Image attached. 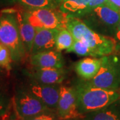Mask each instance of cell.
Returning a JSON list of instances; mask_svg holds the SVG:
<instances>
[{"label": "cell", "instance_id": "6da1fadb", "mask_svg": "<svg viewBox=\"0 0 120 120\" xmlns=\"http://www.w3.org/2000/svg\"><path fill=\"white\" fill-rule=\"evenodd\" d=\"M74 87L78 111L83 116L103 109L120 99V93L117 91L94 87L87 84L85 80L78 82Z\"/></svg>", "mask_w": 120, "mask_h": 120}, {"label": "cell", "instance_id": "7a4b0ae2", "mask_svg": "<svg viewBox=\"0 0 120 120\" xmlns=\"http://www.w3.org/2000/svg\"><path fill=\"white\" fill-rule=\"evenodd\" d=\"M66 28L75 39L86 42L95 57L111 55L116 47L114 39L95 31L78 17L67 15Z\"/></svg>", "mask_w": 120, "mask_h": 120}, {"label": "cell", "instance_id": "3957f363", "mask_svg": "<svg viewBox=\"0 0 120 120\" xmlns=\"http://www.w3.org/2000/svg\"><path fill=\"white\" fill-rule=\"evenodd\" d=\"M0 43L11 53L12 60L19 62L27 53L19 33L16 15L7 13L0 17Z\"/></svg>", "mask_w": 120, "mask_h": 120}, {"label": "cell", "instance_id": "277c9868", "mask_svg": "<svg viewBox=\"0 0 120 120\" xmlns=\"http://www.w3.org/2000/svg\"><path fill=\"white\" fill-rule=\"evenodd\" d=\"M101 65L98 73L91 79L85 80V82L94 87L117 91L120 87L119 58L117 56L108 55L101 57Z\"/></svg>", "mask_w": 120, "mask_h": 120}, {"label": "cell", "instance_id": "5b68a950", "mask_svg": "<svg viewBox=\"0 0 120 120\" xmlns=\"http://www.w3.org/2000/svg\"><path fill=\"white\" fill-rule=\"evenodd\" d=\"M83 17V22L91 29L102 32L115 34L116 28L120 22V12L107 5L99 6Z\"/></svg>", "mask_w": 120, "mask_h": 120}, {"label": "cell", "instance_id": "8992f818", "mask_svg": "<svg viewBox=\"0 0 120 120\" xmlns=\"http://www.w3.org/2000/svg\"><path fill=\"white\" fill-rule=\"evenodd\" d=\"M55 9H26L23 15L35 28L37 29H64L66 27L67 15L62 11L59 13Z\"/></svg>", "mask_w": 120, "mask_h": 120}, {"label": "cell", "instance_id": "52a82bcc", "mask_svg": "<svg viewBox=\"0 0 120 120\" xmlns=\"http://www.w3.org/2000/svg\"><path fill=\"white\" fill-rule=\"evenodd\" d=\"M13 104L19 119L32 117L51 110L28 88L17 90L14 96Z\"/></svg>", "mask_w": 120, "mask_h": 120}, {"label": "cell", "instance_id": "ba28073f", "mask_svg": "<svg viewBox=\"0 0 120 120\" xmlns=\"http://www.w3.org/2000/svg\"><path fill=\"white\" fill-rule=\"evenodd\" d=\"M56 113L60 120H71L83 117L78 111L75 87L61 86Z\"/></svg>", "mask_w": 120, "mask_h": 120}, {"label": "cell", "instance_id": "9c48e42d", "mask_svg": "<svg viewBox=\"0 0 120 120\" xmlns=\"http://www.w3.org/2000/svg\"><path fill=\"white\" fill-rule=\"evenodd\" d=\"M28 89L49 109L56 111L60 96V84L47 85L34 82Z\"/></svg>", "mask_w": 120, "mask_h": 120}, {"label": "cell", "instance_id": "30bf717a", "mask_svg": "<svg viewBox=\"0 0 120 120\" xmlns=\"http://www.w3.org/2000/svg\"><path fill=\"white\" fill-rule=\"evenodd\" d=\"M59 29H37L31 53L35 54L56 49V38Z\"/></svg>", "mask_w": 120, "mask_h": 120}, {"label": "cell", "instance_id": "8fae6325", "mask_svg": "<svg viewBox=\"0 0 120 120\" xmlns=\"http://www.w3.org/2000/svg\"><path fill=\"white\" fill-rule=\"evenodd\" d=\"M31 64L35 68H62L64 61L58 50L52 49L32 54Z\"/></svg>", "mask_w": 120, "mask_h": 120}, {"label": "cell", "instance_id": "7c38bea8", "mask_svg": "<svg viewBox=\"0 0 120 120\" xmlns=\"http://www.w3.org/2000/svg\"><path fill=\"white\" fill-rule=\"evenodd\" d=\"M35 82L53 85L60 84L66 78V72L62 68H35L31 73Z\"/></svg>", "mask_w": 120, "mask_h": 120}, {"label": "cell", "instance_id": "4fadbf2b", "mask_svg": "<svg viewBox=\"0 0 120 120\" xmlns=\"http://www.w3.org/2000/svg\"><path fill=\"white\" fill-rule=\"evenodd\" d=\"M101 65V58L86 57L75 64V71L84 80H90L97 75Z\"/></svg>", "mask_w": 120, "mask_h": 120}, {"label": "cell", "instance_id": "5bb4252c", "mask_svg": "<svg viewBox=\"0 0 120 120\" xmlns=\"http://www.w3.org/2000/svg\"><path fill=\"white\" fill-rule=\"evenodd\" d=\"M22 40L27 53H31L36 33V29L24 17L23 13L18 12L16 15Z\"/></svg>", "mask_w": 120, "mask_h": 120}, {"label": "cell", "instance_id": "9a60e30c", "mask_svg": "<svg viewBox=\"0 0 120 120\" xmlns=\"http://www.w3.org/2000/svg\"><path fill=\"white\" fill-rule=\"evenodd\" d=\"M83 120H120V99L103 109L87 113Z\"/></svg>", "mask_w": 120, "mask_h": 120}, {"label": "cell", "instance_id": "2e32d148", "mask_svg": "<svg viewBox=\"0 0 120 120\" xmlns=\"http://www.w3.org/2000/svg\"><path fill=\"white\" fill-rule=\"evenodd\" d=\"M90 0H64L60 6L63 13L76 17H83Z\"/></svg>", "mask_w": 120, "mask_h": 120}, {"label": "cell", "instance_id": "e0dca14e", "mask_svg": "<svg viewBox=\"0 0 120 120\" xmlns=\"http://www.w3.org/2000/svg\"><path fill=\"white\" fill-rule=\"evenodd\" d=\"M11 3L19 4L26 9H56L58 5L55 0H9Z\"/></svg>", "mask_w": 120, "mask_h": 120}, {"label": "cell", "instance_id": "ac0fdd59", "mask_svg": "<svg viewBox=\"0 0 120 120\" xmlns=\"http://www.w3.org/2000/svg\"><path fill=\"white\" fill-rule=\"evenodd\" d=\"M75 41L72 34L67 28L60 30L56 38V49L58 51L68 50Z\"/></svg>", "mask_w": 120, "mask_h": 120}, {"label": "cell", "instance_id": "d6986e66", "mask_svg": "<svg viewBox=\"0 0 120 120\" xmlns=\"http://www.w3.org/2000/svg\"><path fill=\"white\" fill-rule=\"evenodd\" d=\"M11 99L8 94L0 88V120H8L11 117Z\"/></svg>", "mask_w": 120, "mask_h": 120}, {"label": "cell", "instance_id": "ffe728a7", "mask_svg": "<svg viewBox=\"0 0 120 120\" xmlns=\"http://www.w3.org/2000/svg\"><path fill=\"white\" fill-rule=\"evenodd\" d=\"M68 52H73L79 56H91L95 57L94 53L88 45L81 40L75 39L73 45L67 50Z\"/></svg>", "mask_w": 120, "mask_h": 120}, {"label": "cell", "instance_id": "44dd1931", "mask_svg": "<svg viewBox=\"0 0 120 120\" xmlns=\"http://www.w3.org/2000/svg\"><path fill=\"white\" fill-rule=\"evenodd\" d=\"M11 53L5 45L0 43V68L10 69L12 61Z\"/></svg>", "mask_w": 120, "mask_h": 120}, {"label": "cell", "instance_id": "7402d4cb", "mask_svg": "<svg viewBox=\"0 0 120 120\" xmlns=\"http://www.w3.org/2000/svg\"><path fill=\"white\" fill-rule=\"evenodd\" d=\"M19 120H60L57 115L56 111L49 110L48 112L42 113L36 116L26 117Z\"/></svg>", "mask_w": 120, "mask_h": 120}, {"label": "cell", "instance_id": "603a6c76", "mask_svg": "<svg viewBox=\"0 0 120 120\" xmlns=\"http://www.w3.org/2000/svg\"><path fill=\"white\" fill-rule=\"evenodd\" d=\"M107 3H108V0H90L88 5L87 7L86 15L90 13L92 10H94L95 8H98L99 6H101L103 5H107Z\"/></svg>", "mask_w": 120, "mask_h": 120}, {"label": "cell", "instance_id": "cb8c5ba5", "mask_svg": "<svg viewBox=\"0 0 120 120\" xmlns=\"http://www.w3.org/2000/svg\"><path fill=\"white\" fill-rule=\"evenodd\" d=\"M107 5L120 12V0H108Z\"/></svg>", "mask_w": 120, "mask_h": 120}, {"label": "cell", "instance_id": "d4e9b609", "mask_svg": "<svg viewBox=\"0 0 120 120\" xmlns=\"http://www.w3.org/2000/svg\"><path fill=\"white\" fill-rule=\"evenodd\" d=\"M115 36H116V45L117 44H120V22L119 23V25L117 26V28H116V32H115Z\"/></svg>", "mask_w": 120, "mask_h": 120}, {"label": "cell", "instance_id": "484cf974", "mask_svg": "<svg viewBox=\"0 0 120 120\" xmlns=\"http://www.w3.org/2000/svg\"><path fill=\"white\" fill-rule=\"evenodd\" d=\"M64 1V0H55V1L57 4V5H59L60 4H61Z\"/></svg>", "mask_w": 120, "mask_h": 120}, {"label": "cell", "instance_id": "4316f807", "mask_svg": "<svg viewBox=\"0 0 120 120\" xmlns=\"http://www.w3.org/2000/svg\"><path fill=\"white\" fill-rule=\"evenodd\" d=\"M17 117H19L18 116H17L16 117H10L8 120H17Z\"/></svg>", "mask_w": 120, "mask_h": 120}, {"label": "cell", "instance_id": "83f0119b", "mask_svg": "<svg viewBox=\"0 0 120 120\" xmlns=\"http://www.w3.org/2000/svg\"><path fill=\"white\" fill-rule=\"evenodd\" d=\"M81 117L79 118H75V119H71V120H80ZM82 120H83V117H82Z\"/></svg>", "mask_w": 120, "mask_h": 120}, {"label": "cell", "instance_id": "f1b7e54d", "mask_svg": "<svg viewBox=\"0 0 120 120\" xmlns=\"http://www.w3.org/2000/svg\"><path fill=\"white\" fill-rule=\"evenodd\" d=\"M119 90H120V89H119Z\"/></svg>", "mask_w": 120, "mask_h": 120}, {"label": "cell", "instance_id": "f546056e", "mask_svg": "<svg viewBox=\"0 0 120 120\" xmlns=\"http://www.w3.org/2000/svg\"><path fill=\"white\" fill-rule=\"evenodd\" d=\"M0 72H1V69H0Z\"/></svg>", "mask_w": 120, "mask_h": 120}]
</instances>
